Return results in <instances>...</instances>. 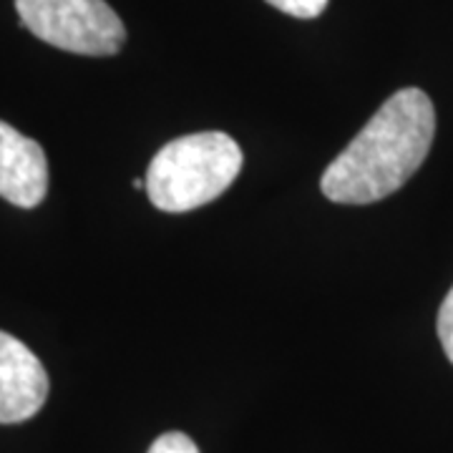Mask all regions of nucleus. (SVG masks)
<instances>
[{"label":"nucleus","mask_w":453,"mask_h":453,"mask_svg":"<svg viewBox=\"0 0 453 453\" xmlns=\"http://www.w3.org/2000/svg\"><path fill=\"white\" fill-rule=\"evenodd\" d=\"M434 136V101L421 88H401L325 169L320 189L335 204L380 202L421 169Z\"/></svg>","instance_id":"obj_1"},{"label":"nucleus","mask_w":453,"mask_h":453,"mask_svg":"<svg viewBox=\"0 0 453 453\" xmlns=\"http://www.w3.org/2000/svg\"><path fill=\"white\" fill-rule=\"evenodd\" d=\"M242 162V149L222 131L179 136L149 164V202L169 214L204 207L232 187Z\"/></svg>","instance_id":"obj_2"},{"label":"nucleus","mask_w":453,"mask_h":453,"mask_svg":"<svg viewBox=\"0 0 453 453\" xmlns=\"http://www.w3.org/2000/svg\"><path fill=\"white\" fill-rule=\"evenodd\" d=\"M20 23L56 49L79 56H113L127 28L106 0H16Z\"/></svg>","instance_id":"obj_3"},{"label":"nucleus","mask_w":453,"mask_h":453,"mask_svg":"<svg viewBox=\"0 0 453 453\" xmlns=\"http://www.w3.org/2000/svg\"><path fill=\"white\" fill-rule=\"evenodd\" d=\"M49 398V372L26 342L0 330V423L33 418Z\"/></svg>","instance_id":"obj_4"},{"label":"nucleus","mask_w":453,"mask_h":453,"mask_svg":"<svg viewBox=\"0 0 453 453\" xmlns=\"http://www.w3.org/2000/svg\"><path fill=\"white\" fill-rule=\"evenodd\" d=\"M49 192V159L43 146L0 121V196L33 210Z\"/></svg>","instance_id":"obj_5"},{"label":"nucleus","mask_w":453,"mask_h":453,"mask_svg":"<svg viewBox=\"0 0 453 453\" xmlns=\"http://www.w3.org/2000/svg\"><path fill=\"white\" fill-rule=\"evenodd\" d=\"M267 3L292 18H318L330 0H267Z\"/></svg>","instance_id":"obj_6"},{"label":"nucleus","mask_w":453,"mask_h":453,"mask_svg":"<svg viewBox=\"0 0 453 453\" xmlns=\"http://www.w3.org/2000/svg\"><path fill=\"white\" fill-rule=\"evenodd\" d=\"M438 340L443 345V353L453 363V288L451 292L446 295V300L441 303V310H438Z\"/></svg>","instance_id":"obj_7"},{"label":"nucleus","mask_w":453,"mask_h":453,"mask_svg":"<svg viewBox=\"0 0 453 453\" xmlns=\"http://www.w3.org/2000/svg\"><path fill=\"white\" fill-rule=\"evenodd\" d=\"M149 453H199V449L187 434L172 431V434H164V436L157 438Z\"/></svg>","instance_id":"obj_8"}]
</instances>
